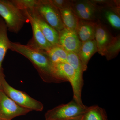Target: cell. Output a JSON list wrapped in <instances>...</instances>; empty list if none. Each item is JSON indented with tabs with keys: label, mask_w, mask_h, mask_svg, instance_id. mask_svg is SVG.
<instances>
[{
	"label": "cell",
	"mask_w": 120,
	"mask_h": 120,
	"mask_svg": "<svg viewBox=\"0 0 120 120\" xmlns=\"http://www.w3.org/2000/svg\"><path fill=\"white\" fill-rule=\"evenodd\" d=\"M9 49L27 58L37 69L43 82L60 83L53 69V64L45 52L30 45L11 41Z\"/></svg>",
	"instance_id": "6da1fadb"
},
{
	"label": "cell",
	"mask_w": 120,
	"mask_h": 120,
	"mask_svg": "<svg viewBox=\"0 0 120 120\" xmlns=\"http://www.w3.org/2000/svg\"><path fill=\"white\" fill-rule=\"evenodd\" d=\"M53 69L56 78L60 83L69 82L73 91V100L83 106H85L82 99L83 79H81L74 69L67 62L53 64Z\"/></svg>",
	"instance_id": "7a4b0ae2"
},
{
	"label": "cell",
	"mask_w": 120,
	"mask_h": 120,
	"mask_svg": "<svg viewBox=\"0 0 120 120\" xmlns=\"http://www.w3.org/2000/svg\"><path fill=\"white\" fill-rule=\"evenodd\" d=\"M0 15L8 30L17 33L29 21L23 11L19 9L11 0H0Z\"/></svg>",
	"instance_id": "3957f363"
},
{
	"label": "cell",
	"mask_w": 120,
	"mask_h": 120,
	"mask_svg": "<svg viewBox=\"0 0 120 120\" xmlns=\"http://www.w3.org/2000/svg\"><path fill=\"white\" fill-rule=\"evenodd\" d=\"M0 88L20 106L32 111L43 110V105L41 102L30 97L26 92L16 90L10 86L5 79L3 71L0 75Z\"/></svg>",
	"instance_id": "277c9868"
},
{
	"label": "cell",
	"mask_w": 120,
	"mask_h": 120,
	"mask_svg": "<svg viewBox=\"0 0 120 120\" xmlns=\"http://www.w3.org/2000/svg\"><path fill=\"white\" fill-rule=\"evenodd\" d=\"M87 107L83 106L74 100L62 104L47 111L45 114V120H60L83 115Z\"/></svg>",
	"instance_id": "5b68a950"
},
{
	"label": "cell",
	"mask_w": 120,
	"mask_h": 120,
	"mask_svg": "<svg viewBox=\"0 0 120 120\" xmlns=\"http://www.w3.org/2000/svg\"><path fill=\"white\" fill-rule=\"evenodd\" d=\"M35 9L43 19L57 32L64 28L60 11L50 0H38Z\"/></svg>",
	"instance_id": "8992f818"
},
{
	"label": "cell",
	"mask_w": 120,
	"mask_h": 120,
	"mask_svg": "<svg viewBox=\"0 0 120 120\" xmlns=\"http://www.w3.org/2000/svg\"><path fill=\"white\" fill-rule=\"evenodd\" d=\"M31 110L20 106L5 94L0 88V118L11 120L19 116L26 115Z\"/></svg>",
	"instance_id": "52a82bcc"
},
{
	"label": "cell",
	"mask_w": 120,
	"mask_h": 120,
	"mask_svg": "<svg viewBox=\"0 0 120 120\" xmlns=\"http://www.w3.org/2000/svg\"><path fill=\"white\" fill-rule=\"evenodd\" d=\"M23 11L30 23L33 34L32 39L28 45L45 52L49 51L53 46L46 40L37 22L28 12L26 11Z\"/></svg>",
	"instance_id": "ba28073f"
},
{
	"label": "cell",
	"mask_w": 120,
	"mask_h": 120,
	"mask_svg": "<svg viewBox=\"0 0 120 120\" xmlns=\"http://www.w3.org/2000/svg\"><path fill=\"white\" fill-rule=\"evenodd\" d=\"M37 22L46 40L53 46L60 45L58 32L43 19L35 8L26 11Z\"/></svg>",
	"instance_id": "9c48e42d"
},
{
	"label": "cell",
	"mask_w": 120,
	"mask_h": 120,
	"mask_svg": "<svg viewBox=\"0 0 120 120\" xmlns=\"http://www.w3.org/2000/svg\"><path fill=\"white\" fill-rule=\"evenodd\" d=\"M60 45L67 52L78 54L82 42L76 32L64 28L58 32Z\"/></svg>",
	"instance_id": "30bf717a"
},
{
	"label": "cell",
	"mask_w": 120,
	"mask_h": 120,
	"mask_svg": "<svg viewBox=\"0 0 120 120\" xmlns=\"http://www.w3.org/2000/svg\"><path fill=\"white\" fill-rule=\"evenodd\" d=\"M71 6L79 19L90 21L94 18L95 7L90 1H79L71 3Z\"/></svg>",
	"instance_id": "8fae6325"
},
{
	"label": "cell",
	"mask_w": 120,
	"mask_h": 120,
	"mask_svg": "<svg viewBox=\"0 0 120 120\" xmlns=\"http://www.w3.org/2000/svg\"><path fill=\"white\" fill-rule=\"evenodd\" d=\"M114 38L111 36L109 31L101 24H97L95 39L97 43L98 52L103 56L106 49Z\"/></svg>",
	"instance_id": "7c38bea8"
},
{
	"label": "cell",
	"mask_w": 120,
	"mask_h": 120,
	"mask_svg": "<svg viewBox=\"0 0 120 120\" xmlns=\"http://www.w3.org/2000/svg\"><path fill=\"white\" fill-rule=\"evenodd\" d=\"M97 24L79 19L76 34L82 43L95 39Z\"/></svg>",
	"instance_id": "4fadbf2b"
},
{
	"label": "cell",
	"mask_w": 120,
	"mask_h": 120,
	"mask_svg": "<svg viewBox=\"0 0 120 120\" xmlns=\"http://www.w3.org/2000/svg\"><path fill=\"white\" fill-rule=\"evenodd\" d=\"M98 52L97 43L95 39L82 43L77 55L81 60L84 71L87 68L89 60L96 52Z\"/></svg>",
	"instance_id": "5bb4252c"
},
{
	"label": "cell",
	"mask_w": 120,
	"mask_h": 120,
	"mask_svg": "<svg viewBox=\"0 0 120 120\" xmlns=\"http://www.w3.org/2000/svg\"><path fill=\"white\" fill-rule=\"evenodd\" d=\"M59 11L64 28L76 33L79 19L73 11L71 6Z\"/></svg>",
	"instance_id": "9a60e30c"
},
{
	"label": "cell",
	"mask_w": 120,
	"mask_h": 120,
	"mask_svg": "<svg viewBox=\"0 0 120 120\" xmlns=\"http://www.w3.org/2000/svg\"><path fill=\"white\" fill-rule=\"evenodd\" d=\"M8 27L4 20L0 17V75L3 69L2 64L8 50L9 49L10 42L8 35Z\"/></svg>",
	"instance_id": "2e32d148"
},
{
	"label": "cell",
	"mask_w": 120,
	"mask_h": 120,
	"mask_svg": "<svg viewBox=\"0 0 120 120\" xmlns=\"http://www.w3.org/2000/svg\"><path fill=\"white\" fill-rule=\"evenodd\" d=\"M45 53L52 64L67 62L68 52L60 45L53 46Z\"/></svg>",
	"instance_id": "e0dca14e"
},
{
	"label": "cell",
	"mask_w": 120,
	"mask_h": 120,
	"mask_svg": "<svg viewBox=\"0 0 120 120\" xmlns=\"http://www.w3.org/2000/svg\"><path fill=\"white\" fill-rule=\"evenodd\" d=\"M83 120H107V116L103 109L98 106H93L87 107Z\"/></svg>",
	"instance_id": "ac0fdd59"
},
{
	"label": "cell",
	"mask_w": 120,
	"mask_h": 120,
	"mask_svg": "<svg viewBox=\"0 0 120 120\" xmlns=\"http://www.w3.org/2000/svg\"><path fill=\"white\" fill-rule=\"evenodd\" d=\"M67 62L73 68L79 76L83 79V73L84 71L81 60L77 54L68 52Z\"/></svg>",
	"instance_id": "d6986e66"
},
{
	"label": "cell",
	"mask_w": 120,
	"mask_h": 120,
	"mask_svg": "<svg viewBox=\"0 0 120 120\" xmlns=\"http://www.w3.org/2000/svg\"><path fill=\"white\" fill-rule=\"evenodd\" d=\"M120 42L119 37L114 38L113 41L106 49L103 56H105L108 60L114 58L120 51Z\"/></svg>",
	"instance_id": "ffe728a7"
},
{
	"label": "cell",
	"mask_w": 120,
	"mask_h": 120,
	"mask_svg": "<svg viewBox=\"0 0 120 120\" xmlns=\"http://www.w3.org/2000/svg\"><path fill=\"white\" fill-rule=\"evenodd\" d=\"M11 1L21 11H30L36 8L38 0H11Z\"/></svg>",
	"instance_id": "44dd1931"
},
{
	"label": "cell",
	"mask_w": 120,
	"mask_h": 120,
	"mask_svg": "<svg viewBox=\"0 0 120 120\" xmlns=\"http://www.w3.org/2000/svg\"><path fill=\"white\" fill-rule=\"evenodd\" d=\"M106 19L113 28L117 30L120 29V19L119 16L113 11H107L105 13Z\"/></svg>",
	"instance_id": "7402d4cb"
},
{
	"label": "cell",
	"mask_w": 120,
	"mask_h": 120,
	"mask_svg": "<svg viewBox=\"0 0 120 120\" xmlns=\"http://www.w3.org/2000/svg\"><path fill=\"white\" fill-rule=\"evenodd\" d=\"M52 4L58 10L71 6V3L68 1L64 0H50Z\"/></svg>",
	"instance_id": "603a6c76"
},
{
	"label": "cell",
	"mask_w": 120,
	"mask_h": 120,
	"mask_svg": "<svg viewBox=\"0 0 120 120\" xmlns=\"http://www.w3.org/2000/svg\"><path fill=\"white\" fill-rule=\"evenodd\" d=\"M83 115L79 116L76 117H73V118H68V119H65V120H83Z\"/></svg>",
	"instance_id": "cb8c5ba5"
},
{
	"label": "cell",
	"mask_w": 120,
	"mask_h": 120,
	"mask_svg": "<svg viewBox=\"0 0 120 120\" xmlns=\"http://www.w3.org/2000/svg\"><path fill=\"white\" fill-rule=\"evenodd\" d=\"M0 120H2V119H0Z\"/></svg>",
	"instance_id": "d4e9b609"
}]
</instances>
